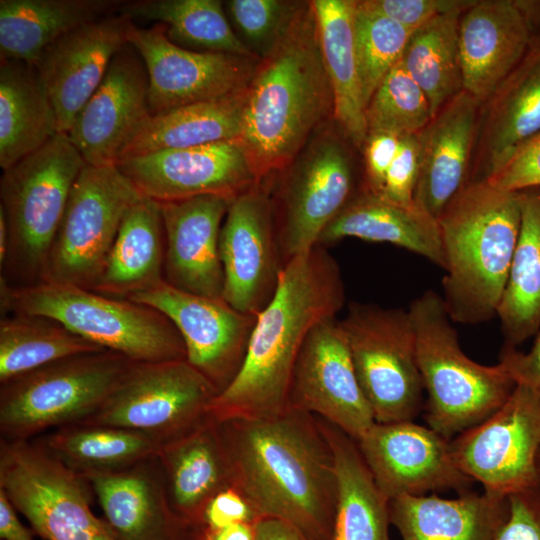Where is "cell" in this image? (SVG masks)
I'll return each instance as SVG.
<instances>
[{
	"instance_id": "cell-7",
	"label": "cell",
	"mask_w": 540,
	"mask_h": 540,
	"mask_svg": "<svg viewBox=\"0 0 540 540\" xmlns=\"http://www.w3.org/2000/svg\"><path fill=\"white\" fill-rule=\"evenodd\" d=\"M86 162L67 133L4 170L0 209L9 233L0 280L10 286L42 281L72 187Z\"/></svg>"
},
{
	"instance_id": "cell-28",
	"label": "cell",
	"mask_w": 540,
	"mask_h": 540,
	"mask_svg": "<svg viewBox=\"0 0 540 540\" xmlns=\"http://www.w3.org/2000/svg\"><path fill=\"white\" fill-rule=\"evenodd\" d=\"M158 460L171 510L187 525H201L209 501L233 487V472L218 425L207 418L160 446Z\"/></svg>"
},
{
	"instance_id": "cell-30",
	"label": "cell",
	"mask_w": 540,
	"mask_h": 540,
	"mask_svg": "<svg viewBox=\"0 0 540 540\" xmlns=\"http://www.w3.org/2000/svg\"><path fill=\"white\" fill-rule=\"evenodd\" d=\"M352 237L387 242L421 255L444 270L445 258L438 220L417 204L403 206L361 190L325 227L318 245Z\"/></svg>"
},
{
	"instance_id": "cell-3",
	"label": "cell",
	"mask_w": 540,
	"mask_h": 540,
	"mask_svg": "<svg viewBox=\"0 0 540 540\" xmlns=\"http://www.w3.org/2000/svg\"><path fill=\"white\" fill-rule=\"evenodd\" d=\"M330 111L333 95L317 22L305 2L248 85L241 141L259 180L289 166Z\"/></svg>"
},
{
	"instance_id": "cell-19",
	"label": "cell",
	"mask_w": 540,
	"mask_h": 540,
	"mask_svg": "<svg viewBox=\"0 0 540 540\" xmlns=\"http://www.w3.org/2000/svg\"><path fill=\"white\" fill-rule=\"evenodd\" d=\"M117 168L158 202L201 195L235 198L260 181L241 139L123 158Z\"/></svg>"
},
{
	"instance_id": "cell-56",
	"label": "cell",
	"mask_w": 540,
	"mask_h": 540,
	"mask_svg": "<svg viewBox=\"0 0 540 540\" xmlns=\"http://www.w3.org/2000/svg\"><path fill=\"white\" fill-rule=\"evenodd\" d=\"M178 540H204L199 525H188Z\"/></svg>"
},
{
	"instance_id": "cell-25",
	"label": "cell",
	"mask_w": 540,
	"mask_h": 540,
	"mask_svg": "<svg viewBox=\"0 0 540 540\" xmlns=\"http://www.w3.org/2000/svg\"><path fill=\"white\" fill-rule=\"evenodd\" d=\"M480 109L481 103L462 91L417 133L419 174L414 200L436 219L470 182Z\"/></svg>"
},
{
	"instance_id": "cell-31",
	"label": "cell",
	"mask_w": 540,
	"mask_h": 540,
	"mask_svg": "<svg viewBox=\"0 0 540 540\" xmlns=\"http://www.w3.org/2000/svg\"><path fill=\"white\" fill-rule=\"evenodd\" d=\"M248 86L225 96L149 115L120 159L241 139Z\"/></svg>"
},
{
	"instance_id": "cell-12",
	"label": "cell",
	"mask_w": 540,
	"mask_h": 540,
	"mask_svg": "<svg viewBox=\"0 0 540 540\" xmlns=\"http://www.w3.org/2000/svg\"><path fill=\"white\" fill-rule=\"evenodd\" d=\"M217 394L186 359L134 362L104 404L79 424L129 429L162 446L202 424Z\"/></svg>"
},
{
	"instance_id": "cell-6",
	"label": "cell",
	"mask_w": 540,
	"mask_h": 540,
	"mask_svg": "<svg viewBox=\"0 0 540 540\" xmlns=\"http://www.w3.org/2000/svg\"><path fill=\"white\" fill-rule=\"evenodd\" d=\"M2 314L52 319L80 337L133 362L186 359L183 340L158 310L79 286L39 282L10 286L0 280Z\"/></svg>"
},
{
	"instance_id": "cell-48",
	"label": "cell",
	"mask_w": 540,
	"mask_h": 540,
	"mask_svg": "<svg viewBox=\"0 0 540 540\" xmlns=\"http://www.w3.org/2000/svg\"><path fill=\"white\" fill-rule=\"evenodd\" d=\"M509 512L492 540H540V499L534 488L508 496Z\"/></svg>"
},
{
	"instance_id": "cell-4",
	"label": "cell",
	"mask_w": 540,
	"mask_h": 540,
	"mask_svg": "<svg viewBox=\"0 0 540 540\" xmlns=\"http://www.w3.org/2000/svg\"><path fill=\"white\" fill-rule=\"evenodd\" d=\"M446 272L443 302L454 323L497 316L517 244L518 192L488 181L469 182L438 217Z\"/></svg>"
},
{
	"instance_id": "cell-34",
	"label": "cell",
	"mask_w": 540,
	"mask_h": 540,
	"mask_svg": "<svg viewBox=\"0 0 540 540\" xmlns=\"http://www.w3.org/2000/svg\"><path fill=\"white\" fill-rule=\"evenodd\" d=\"M110 0H1V59L34 66L60 37L122 6Z\"/></svg>"
},
{
	"instance_id": "cell-57",
	"label": "cell",
	"mask_w": 540,
	"mask_h": 540,
	"mask_svg": "<svg viewBox=\"0 0 540 540\" xmlns=\"http://www.w3.org/2000/svg\"><path fill=\"white\" fill-rule=\"evenodd\" d=\"M534 489L540 499V453L538 455V461H537V478H536V484L534 486Z\"/></svg>"
},
{
	"instance_id": "cell-17",
	"label": "cell",
	"mask_w": 540,
	"mask_h": 540,
	"mask_svg": "<svg viewBox=\"0 0 540 540\" xmlns=\"http://www.w3.org/2000/svg\"><path fill=\"white\" fill-rule=\"evenodd\" d=\"M127 299L158 310L173 323L186 360L218 393L231 383L245 358L256 316L236 310L223 297L192 294L166 281Z\"/></svg>"
},
{
	"instance_id": "cell-53",
	"label": "cell",
	"mask_w": 540,
	"mask_h": 540,
	"mask_svg": "<svg viewBox=\"0 0 540 540\" xmlns=\"http://www.w3.org/2000/svg\"><path fill=\"white\" fill-rule=\"evenodd\" d=\"M255 540H306L288 523L275 518H261L255 523Z\"/></svg>"
},
{
	"instance_id": "cell-21",
	"label": "cell",
	"mask_w": 540,
	"mask_h": 540,
	"mask_svg": "<svg viewBox=\"0 0 540 540\" xmlns=\"http://www.w3.org/2000/svg\"><path fill=\"white\" fill-rule=\"evenodd\" d=\"M540 4L474 0L459 19L463 91L483 104L519 64L535 35Z\"/></svg>"
},
{
	"instance_id": "cell-14",
	"label": "cell",
	"mask_w": 540,
	"mask_h": 540,
	"mask_svg": "<svg viewBox=\"0 0 540 540\" xmlns=\"http://www.w3.org/2000/svg\"><path fill=\"white\" fill-rule=\"evenodd\" d=\"M357 194L343 143L332 134L314 139L290 164L280 190L275 219L284 263L317 246L325 227Z\"/></svg>"
},
{
	"instance_id": "cell-54",
	"label": "cell",
	"mask_w": 540,
	"mask_h": 540,
	"mask_svg": "<svg viewBox=\"0 0 540 540\" xmlns=\"http://www.w3.org/2000/svg\"><path fill=\"white\" fill-rule=\"evenodd\" d=\"M255 523H236L219 529L199 526L204 540H255Z\"/></svg>"
},
{
	"instance_id": "cell-24",
	"label": "cell",
	"mask_w": 540,
	"mask_h": 540,
	"mask_svg": "<svg viewBox=\"0 0 540 540\" xmlns=\"http://www.w3.org/2000/svg\"><path fill=\"white\" fill-rule=\"evenodd\" d=\"M233 199L201 195L159 202L165 235L164 281L192 294L223 297L219 241Z\"/></svg>"
},
{
	"instance_id": "cell-1",
	"label": "cell",
	"mask_w": 540,
	"mask_h": 540,
	"mask_svg": "<svg viewBox=\"0 0 540 540\" xmlns=\"http://www.w3.org/2000/svg\"><path fill=\"white\" fill-rule=\"evenodd\" d=\"M239 490L257 517L275 518L306 540H331L337 479L319 419L287 408L265 418L216 422Z\"/></svg>"
},
{
	"instance_id": "cell-51",
	"label": "cell",
	"mask_w": 540,
	"mask_h": 540,
	"mask_svg": "<svg viewBox=\"0 0 540 540\" xmlns=\"http://www.w3.org/2000/svg\"><path fill=\"white\" fill-rule=\"evenodd\" d=\"M499 361L506 366L516 384L540 393V333L527 353L503 345Z\"/></svg>"
},
{
	"instance_id": "cell-16",
	"label": "cell",
	"mask_w": 540,
	"mask_h": 540,
	"mask_svg": "<svg viewBox=\"0 0 540 540\" xmlns=\"http://www.w3.org/2000/svg\"><path fill=\"white\" fill-rule=\"evenodd\" d=\"M127 41L147 70L150 115L241 90L249 85L259 63L254 56L180 47L167 38L160 24L140 28L131 21Z\"/></svg>"
},
{
	"instance_id": "cell-8",
	"label": "cell",
	"mask_w": 540,
	"mask_h": 540,
	"mask_svg": "<svg viewBox=\"0 0 540 540\" xmlns=\"http://www.w3.org/2000/svg\"><path fill=\"white\" fill-rule=\"evenodd\" d=\"M133 363L102 350L67 357L2 383L1 439L32 440L80 423L104 404Z\"/></svg>"
},
{
	"instance_id": "cell-22",
	"label": "cell",
	"mask_w": 540,
	"mask_h": 540,
	"mask_svg": "<svg viewBox=\"0 0 540 540\" xmlns=\"http://www.w3.org/2000/svg\"><path fill=\"white\" fill-rule=\"evenodd\" d=\"M150 115L148 74L129 43L112 59L67 135L86 164L116 165L135 131Z\"/></svg>"
},
{
	"instance_id": "cell-37",
	"label": "cell",
	"mask_w": 540,
	"mask_h": 540,
	"mask_svg": "<svg viewBox=\"0 0 540 540\" xmlns=\"http://www.w3.org/2000/svg\"><path fill=\"white\" fill-rule=\"evenodd\" d=\"M518 194L520 231L497 310L504 346L514 348L540 328V188Z\"/></svg>"
},
{
	"instance_id": "cell-27",
	"label": "cell",
	"mask_w": 540,
	"mask_h": 540,
	"mask_svg": "<svg viewBox=\"0 0 540 540\" xmlns=\"http://www.w3.org/2000/svg\"><path fill=\"white\" fill-rule=\"evenodd\" d=\"M82 477L116 540H178L188 526L171 510L156 455L123 470Z\"/></svg>"
},
{
	"instance_id": "cell-13",
	"label": "cell",
	"mask_w": 540,
	"mask_h": 540,
	"mask_svg": "<svg viewBox=\"0 0 540 540\" xmlns=\"http://www.w3.org/2000/svg\"><path fill=\"white\" fill-rule=\"evenodd\" d=\"M454 461L492 494L534 488L540 453V393L517 384L492 415L450 440Z\"/></svg>"
},
{
	"instance_id": "cell-23",
	"label": "cell",
	"mask_w": 540,
	"mask_h": 540,
	"mask_svg": "<svg viewBox=\"0 0 540 540\" xmlns=\"http://www.w3.org/2000/svg\"><path fill=\"white\" fill-rule=\"evenodd\" d=\"M130 23L121 14L86 23L50 45L33 66L55 109L60 132L68 133L114 56L128 44Z\"/></svg>"
},
{
	"instance_id": "cell-32",
	"label": "cell",
	"mask_w": 540,
	"mask_h": 540,
	"mask_svg": "<svg viewBox=\"0 0 540 540\" xmlns=\"http://www.w3.org/2000/svg\"><path fill=\"white\" fill-rule=\"evenodd\" d=\"M165 235L158 201L142 196L125 214L93 291L129 296L164 281Z\"/></svg>"
},
{
	"instance_id": "cell-15",
	"label": "cell",
	"mask_w": 540,
	"mask_h": 540,
	"mask_svg": "<svg viewBox=\"0 0 540 540\" xmlns=\"http://www.w3.org/2000/svg\"><path fill=\"white\" fill-rule=\"evenodd\" d=\"M219 252L224 300L242 313L257 316L275 295L285 266L274 203L262 180L231 201Z\"/></svg>"
},
{
	"instance_id": "cell-33",
	"label": "cell",
	"mask_w": 540,
	"mask_h": 540,
	"mask_svg": "<svg viewBox=\"0 0 540 540\" xmlns=\"http://www.w3.org/2000/svg\"><path fill=\"white\" fill-rule=\"evenodd\" d=\"M352 0H313L325 70L333 95V115L351 142L363 148L368 136L355 52Z\"/></svg>"
},
{
	"instance_id": "cell-2",
	"label": "cell",
	"mask_w": 540,
	"mask_h": 540,
	"mask_svg": "<svg viewBox=\"0 0 540 540\" xmlns=\"http://www.w3.org/2000/svg\"><path fill=\"white\" fill-rule=\"evenodd\" d=\"M345 303L340 268L323 246L287 262L270 303L256 316L243 363L212 400L208 418H265L288 408L292 373L309 332Z\"/></svg>"
},
{
	"instance_id": "cell-38",
	"label": "cell",
	"mask_w": 540,
	"mask_h": 540,
	"mask_svg": "<svg viewBox=\"0 0 540 540\" xmlns=\"http://www.w3.org/2000/svg\"><path fill=\"white\" fill-rule=\"evenodd\" d=\"M132 21H156L174 44L194 51L254 56L228 21L219 0H141L121 6Z\"/></svg>"
},
{
	"instance_id": "cell-55",
	"label": "cell",
	"mask_w": 540,
	"mask_h": 540,
	"mask_svg": "<svg viewBox=\"0 0 540 540\" xmlns=\"http://www.w3.org/2000/svg\"><path fill=\"white\" fill-rule=\"evenodd\" d=\"M9 243L8 226L3 211L0 209V266L6 259Z\"/></svg>"
},
{
	"instance_id": "cell-9",
	"label": "cell",
	"mask_w": 540,
	"mask_h": 540,
	"mask_svg": "<svg viewBox=\"0 0 540 540\" xmlns=\"http://www.w3.org/2000/svg\"><path fill=\"white\" fill-rule=\"evenodd\" d=\"M339 324L375 422L413 420L424 388L409 311L352 302Z\"/></svg>"
},
{
	"instance_id": "cell-18",
	"label": "cell",
	"mask_w": 540,
	"mask_h": 540,
	"mask_svg": "<svg viewBox=\"0 0 540 540\" xmlns=\"http://www.w3.org/2000/svg\"><path fill=\"white\" fill-rule=\"evenodd\" d=\"M288 408L312 414L356 441L375 423L336 318L320 322L306 337L292 373Z\"/></svg>"
},
{
	"instance_id": "cell-10",
	"label": "cell",
	"mask_w": 540,
	"mask_h": 540,
	"mask_svg": "<svg viewBox=\"0 0 540 540\" xmlns=\"http://www.w3.org/2000/svg\"><path fill=\"white\" fill-rule=\"evenodd\" d=\"M0 489L45 540H116L90 507L87 481L36 440H0Z\"/></svg>"
},
{
	"instance_id": "cell-49",
	"label": "cell",
	"mask_w": 540,
	"mask_h": 540,
	"mask_svg": "<svg viewBox=\"0 0 540 540\" xmlns=\"http://www.w3.org/2000/svg\"><path fill=\"white\" fill-rule=\"evenodd\" d=\"M401 137L384 132L369 133L364 144L365 187L363 190L380 194L389 167L399 150Z\"/></svg>"
},
{
	"instance_id": "cell-36",
	"label": "cell",
	"mask_w": 540,
	"mask_h": 540,
	"mask_svg": "<svg viewBox=\"0 0 540 540\" xmlns=\"http://www.w3.org/2000/svg\"><path fill=\"white\" fill-rule=\"evenodd\" d=\"M51 100L35 70L1 59L0 167L8 169L59 133Z\"/></svg>"
},
{
	"instance_id": "cell-26",
	"label": "cell",
	"mask_w": 540,
	"mask_h": 540,
	"mask_svg": "<svg viewBox=\"0 0 540 540\" xmlns=\"http://www.w3.org/2000/svg\"><path fill=\"white\" fill-rule=\"evenodd\" d=\"M540 133V33L528 51L481 104L477 160L470 182L487 181Z\"/></svg>"
},
{
	"instance_id": "cell-20",
	"label": "cell",
	"mask_w": 540,
	"mask_h": 540,
	"mask_svg": "<svg viewBox=\"0 0 540 540\" xmlns=\"http://www.w3.org/2000/svg\"><path fill=\"white\" fill-rule=\"evenodd\" d=\"M377 486L390 501L432 491L470 490L456 465L450 440L413 420L375 422L357 441Z\"/></svg>"
},
{
	"instance_id": "cell-45",
	"label": "cell",
	"mask_w": 540,
	"mask_h": 540,
	"mask_svg": "<svg viewBox=\"0 0 540 540\" xmlns=\"http://www.w3.org/2000/svg\"><path fill=\"white\" fill-rule=\"evenodd\" d=\"M359 4L402 26L415 30L438 15L465 10L474 0H364Z\"/></svg>"
},
{
	"instance_id": "cell-52",
	"label": "cell",
	"mask_w": 540,
	"mask_h": 540,
	"mask_svg": "<svg viewBox=\"0 0 540 540\" xmlns=\"http://www.w3.org/2000/svg\"><path fill=\"white\" fill-rule=\"evenodd\" d=\"M0 538L1 540H33L31 532L20 521L17 510L2 489H0Z\"/></svg>"
},
{
	"instance_id": "cell-46",
	"label": "cell",
	"mask_w": 540,
	"mask_h": 540,
	"mask_svg": "<svg viewBox=\"0 0 540 540\" xmlns=\"http://www.w3.org/2000/svg\"><path fill=\"white\" fill-rule=\"evenodd\" d=\"M418 174L419 142L417 134L403 136L379 195L403 206L415 205L414 194Z\"/></svg>"
},
{
	"instance_id": "cell-41",
	"label": "cell",
	"mask_w": 540,
	"mask_h": 540,
	"mask_svg": "<svg viewBox=\"0 0 540 540\" xmlns=\"http://www.w3.org/2000/svg\"><path fill=\"white\" fill-rule=\"evenodd\" d=\"M102 350L52 319L2 314L0 384L58 360Z\"/></svg>"
},
{
	"instance_id": "cell-39",
	"label": "cell",
	"mask_w": 540,
	"mask_h": 540,
	"mask_svg": "<svg viewBox=\"0 0 540 540\" xmlns=\"http://www.w3.org/2000/svg\"><path fill=\"white\" fill-rule=\"evenodd\" d=\"M38 442L81 476L114 472L154 457L160 445L125 428L72 424L53 430Z\"/></svg>"
},
{
	"instance_id": "cell-35",
	"label": "cell",
	"mask_w": 540,
	"mask_h": 540,
	"mask_svg": "<svg viewBox=\"0 0 540 540\" xmlns=\"http://www.w3.org/2000/svg\"><path fill=\"white\" fill-rule=\"evenodd\" d=\"M318 419L334 455L337 479L331 540H391L389 500L377 486L356 440Z\"/></svg>"
},
{
	"instance_id": "cell-29",
	"label": "cell",
	"mask_w": 540,
	"mask_h": 540,
	"mask_svg": "<svg viewBox=\"0 0 540 540\" xmlns=\"http://www.w3.org/2000/svg\"><path fill=\"white\" fill-rule=\"evenodd\" d=\"M508 512V496L484 490L452 499L425 494L389 501L390 523L402 540H492Z\"/></svg>"
},
{
	"instance_id": "cell-47",
	"label": "cell",
	"mask_w": 540,
	"mask_h": 540,
	"mask_svg": "<svg viewBox=\"0 0 540 540\" xmlns=\"http://www.w3.org/2000/svg\"><path fill=\"white\" fill-rule=\"evenodd\" d=\"M487 181L510 192L540 188V133L517 150Z\"/></svg>"
},
{
	"instance_id": "cell-11",
	"label": "cell",
	"mask_w": 540,
	"mask_h": 540,
	"mask_svg": "<svg viewBox=\"0 0 540 540\" xmlns=\"http://www.w3.org/2000/svg\"><path fill=\"white\" fill-rule=\"evenodd\" d=\"M141 197L116 165L86 164L72 187L41 282L93 290L125 214Z\"/></svg>"
},
{
	"instance_id": "cell-40",
	"label": "cell",
	"mask_w": 540,
	"mask_h": 540,
	"mask_svg": "<svg viewBox=\"0 0 540 540\" xmlns=\"http://www.w3.org/2000/svg\"><path fill=\"white\" fill-rule=\"evenodd\" d=\"M463 11L438 15L413 30L401 58L406 71L426 95L432 118L463 91L458 37Z\"/></svg>"
},
{
	"instance_id": "cell-43",
	"label": "cell",
	"mask_w": 540,
	"mask_h": 540,
	"mask_svg": "<svg viewBox=\"0 0 540 540\" xmlns=\"http://www.w3.org/2000/svg\"><path fill=\"white\" fill-rule=\"evenodd\" d=\"M369 133H419L432 119L428 99L401 60L376 89L365 111Z\"/></svg>"
},
{
	"instance_id": "cell-42",
	"label": "cell",
	"mask_w": 540,
	"mask_h": 540,
	"mask_svg": "<svg viewBox=\"0 0 540 540\" xmlns=\"http://www.w3.org/2000/svg\"><path fill=\"white\" fill-rule=\"evenodd\" d=\"M412 32L356 1L354 41L365 111L378 86L401 60Z\"/></svg>"
},
{
	"instance_id": "cell-44",
	"label": "cell",
	"mask_w": 540,
	"mask_h": 540,
	"mask_svg": "<svg viewBox=\"0 0 540 540\" xmlns=\"http://www.w3.org/2000/svg\"><path fill=\"white\" fill-rule=\"evenodd\" d=\"M305 2L230 0L224 4L236 34L253 55L265 58L278 45Z\"/></svg>"
},
{
	"instance_id": "cell-50",
	"label": "cell",
	"mask_w": 540,
	"mask_h": 540,
	"mask_svg": "<svg viewBox=\"0 0 540 540\" xmlns=\"http://www.w3.org/2000/svg\"><path fill=\"white\" fill-rule=\"evenodd\" d=\"M258 520L244 495L235 487H229L209 501L203 513L201 526L219 529L236 523H255Z\"/></svg>"
},
{
	"instance_id": "cell-5",
	"label": "cell",
	"mask_w": 540,
	"mask_h": 540,
	"mask_svg": "<svg viewBox=\"0 0 540 540\" xmlns=\"http://www.w3.org/2000/svg\"><path fill=\"white\" fill-rule=\"evenodd\" d=\"M408 311L427 395L425 420L428 427L452 440L492 415L517 384L502 362L482 365L463 352L442 295L427 290Z\"/></svg>"
}]
</instances>
